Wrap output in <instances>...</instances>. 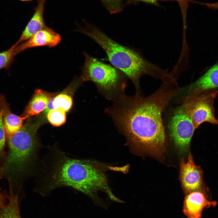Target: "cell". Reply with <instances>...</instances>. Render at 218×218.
I'll use <instances>...</instances> for the list:
<instances>
[{"mask_svg":"<svg viewBox=\"0 0 218 218\" xmlns=\"http://www.w3.org/2000/svg\"><path fill=\"white\" fill-rule=\"evenodd\" d=\"M180 90L175 80L166 78L151 94H124L105 112L131 147L159 153L167 141L163 114Z\"/></svg>","mask_w":218,"mask_h":218,"instance_id":"1","label":"cell"},{"mask_svg":"<svg viewBox=\"0 0 218 218\" xmlns=\"http://www.w3.org/2000/svg\"><path fill=\"white\" fill-rule=\"evenodd\" d=\"M77 31L89 37L102 47L112 64L134 84L136 93L143 95L140 84L143 75L163 79L167 74L166 71L149 62L133 49L117 43L94 25L87 22L85 27H80Z\"/></svg>","mask_w":218,"mask_h":218,"instance_id":"2","label":"cell"},{"mask_svg":"<svg viewBox=\"0 0 218 218\" xmlns=\"http://www.w3.org/2000/svg\"><path fill=\"white\" fill-rule=\"evenodd\" d=\"M51 188L69 186L93 197L98 191L105 192L115 201L105 174L87 161L63 156L57 161L51 175Z\"/></svg>","mask_w":218,"mask_h":218,"instance_id":"3","label":"cell"},{"mask_svg":"<svg viewBox=\"0 0 218 218\" xmlns=\"http://www.w3.org/2000/svg\"><path fill=\"white\" fill-rule=\"evenodd\" d=\"M84 57L81 78L83 81H90L107 99L113 102L124 94L127 86L126 75L121 71L83 52Z\"/></svg>","mask_w":218,"mask_h":218,"instance_id":"4","label":"cell"},{"mask_svg":"<svg viewBox=\"0 0 218 218\" xmlns=\"http://www.w3.org/2000/svg\"><path fill=\"white\" fill-rule=\"evenodd\" d=\"M41 122L28 120L20 130L8 139V167L22 169L34 154L38 146L36 132Z\"/></svg>","mask_w":218,"mask_h":218,"instance_id":"5","label":"cell"},{"mask_svg":"<svg viewBox=\"0 0 218 218\" xmlns=\"http://www.w3.org/2000/svg\"><path fill=\"white\" fill-rule=\"evenodd\" d=\"M166 133L181 153L187 152L196 130L193 121L184 106L170 109L163 118Z\"/></svg>","mask_w":218,"mask_h":218,"instance_id":"6","label":"cell"},{"mask_svg":"<svg viewBox=\"0 0 218 218\" xmlns=\"http://www.w3.org/2000/svg\"><path fill=\"white\" fill-rule=\"evenodd\" d=\"M218 91L212 90L189 96L181 99V104L185 107L191 118L196 129L204 122L218 124V120L215 117L213 102Z\"/></svg>","mask_w":218,"mask_h":218,"instance_id":"7","label":"cell"},{"mask_svg":"<svg viewBox=\"0 0 218 218\" xmlns=\"http://www.w3.org/2000/svg\"><path fill=\"white\" fill-rule=\"evenodd\" d=\"M180 176L186 194L199 191L204 193L210 200L208 191L203 186V171L200 166L196 165L191 154H190L187 162H185L183 159L181 160Z\"/></svg>","mask_w":218,"mask_h":218,"instance_id":"8","label":"cell"},{"mask_svg":"<svg viewBox=\"0 0 218 218\" xmlns=\"http://www.w3.org/2000/svg\"><path fill=\"white\" fill-rule=\"evenodd\" d=\"M60 35L47 26L38 31L24 42L14 48L15 56L23 51L35 47H54L61 41Z\"/></svg>","mask_w":218,"mask_h":218,"instance_id":"9","label":"cell"},{"mask_svg":"<svg viewBox=\"0 0 218 218\" xmlns=\"http://www.w3.org/2000/svg\"><path fill=\"white\" fill-rule=\"evenodd\" d=\"M217 204L216 201L209 200L203 193L193 191L185 198L183 212L188 218H200L204 208L215 206Z\"/></svg>","mask_w":218,"mask_h":218,"instance_id":"10","label":"cell"},{"mask_svg":"<svg viewBox=\"0 0 218 218\" xmlns=\"http://www.w3.org/2000/svg\"><path fill=\"white\" fill-rule=\"evenodd\" d=\"M218 88V62L205 73L187 88V94L189 96Z\"/></svg>","mask_w":218,"mask_h":218,"instance_id":"11","label":"cell"},{"mask_svg":"<svg viewBox=\"0 0 218 218\" xmlns=\"http://www.w3.org/2000/svg\"><path fill=\"white\" fill-rule=\"evenodd\" d=\"M46 0H38L37 5L31 18L23 31L20 37L12 46L15 47L24 42L41 29L46 27L44 20L43 13Z\"/></svg>","mask_w":218,"mask_h":218,"instance_id":"12","label":"cell"},{"mask_svg":"<svg viewBox=\"0 0 218 218\" xmlns=\"http://www.w3.org/2000/svg\"><path fill=\"white\" fill-rule=\"evenodd\" d=\"M0 110L2 113L6 137L8 139L20 130L23 126V121L26 118L19 116L11 111L9 104L7 102L5 96L0 95Z\"/></svg>","mask_w":218,"mask_h":218,"instance_id":"13","label":"cell"},{"mask_svg":"<svg viewBox=\"0 0 218 218\" xmlns=\"http://www.w3.org/2000/svg\"><path fill=\"white\" fill-rule=\"evenodd\" d=\"M54 94L43 91L36 89L33 96L27 105L23 115L26 119L37 115L45 110L50 100Z\"/></svg>","mask_w":218,"mask_h":218,"instance_id":"14","label":"cell"},{"mask_svg":"<svg viewBox=\"0 0 218 218\" xmlns=\"http://www.w3.org/2000/svg\"><path fill=\"white\" fill-rule=\"evenodd\" d=\"M0 218H21L18 194H10L8 203L0 209Z\"/></svg>","mask_w":218,"mask_h":218,"instance_id":"15","label":"cell"},{"mask_svg":"<svg viewBox=\"0 0 218 218\" xmlns=\"http://www.w3.org/2000/svg\"><path fill=\"white\" fill-rule=\"evenodd\" d=\"M72 104V98L65 92L61 93L54 97L52 102L53 109L61 108L65 112L71 108Z\"/></svg>","mask_w":218,"mask_h":218,"instance_id":"16","label":"cell"},{"mask_svg":"<svg viewBox=\"0 0 218 218\" xmlns=\"http://www.w3.org/2000/svg\"><path fill=\"white\" fill-rule=\"evenodd\" d=\"M65 111L61 108L49 111L47 114L48 121L53 125L59 126L66 121Z\"/></svg>","mask_w":218,"mask_h":218,"instance_id":"17","label":"cell"},{"mask_svg":"<svg viewBox=\"0 0 218 218\" xmlns=\"http://www.w3.org/2000/svg\"><path fill=\"white\" fill-rule=\"evenodd\" d=\"M159 1H174L177 2L180 6L183 17H186L187 9L190 3H195V1L193 0H128L129 3H136L143 2L148 4L158 6Z\"/></svg>","mask_w":218,"mask_h":218,"instance_id":"18","label":"cell"},{"mask_svg":"<svg viewBox=\"0 0 218 218\" xmlns=\"http://www.w3.org/2000/svg\"><path fill=\"white\" fill-rule=\"evenodd\" d=\"M14 48L12 46L9 49L0 52V70L10 67L15 57L13 54Z\"/></svg>","mask_w":218,"mask_h":218,"instance_id":"19","label":"cell"},{"mask_svg":"<svg viewBox=\"0 0 218 218\" xmlns=\"http://www.w3.org/2000/svg\"><path fill=\"white\" fill-rule=\"evenodd\" d=\"M107 9L111 13H116L122 9V0H101Z\"/></svg>","mask_w":218,"mask_h":218,"instance_id":"20","label":"cell"},{"mask_svg":"<svg viewBox=\"0 0 218 218\" xmlns=\"http://www.w3.org/2000/svg\"><path fill=\"white\" fill-rule=\"evenodd\" d=\"M5 137V132L3 118L0 110V155H2L4 153Z\"/></svg>","mask_w":218,"mask_h":218,"instance_id":"21","label":"cell"},{"mask_svg":"<svg viewBox=\"0 0 218 218\" xmlns=\"http://www.w3.org/2000/svg\"><path fill=\"white\" fill-rule=\"evenodd\" d=\"M9 195L0 189V209L6 206L9 201Z\"/></svg>","mask_w":218,"mask_h":218,"instance_id":"22","label":"cell"},{"mask_svg":"<svg viewBox=\"0 0 218 218\" xmlns=\"http://www.w3.org/2000/svg\"><path fill=\"white\" fill-rule=\"evenodd\" d=\"M198 4L206 6L208 8L214 10H218V1L216 2L211 3L198 2Z\"/></svg>","mask_w":218,"mask_h":218,"instance_id":"23","label":"cell"},{"mask_svg":"<svg viewBox=\"0 0 218 218\" xmlns=\"http://www.w3.org/2000/svg\"><path fill=\"white\" fill-rule=\"evenodd\" d=\"M22 1H31L32 0H19Z\"/></svg>","mask_w":218,"mask_h":218,"instance_id":"24","label":"cell"},{"mask_svg":"<svg viewBox=\"0 0 218 218\" xmlns=\"http://www.w3.org/2000/svg\"></svg>","mask_w":218,"mask_h":218,"instance_id":"25","label":"cell"}]
</instances>
